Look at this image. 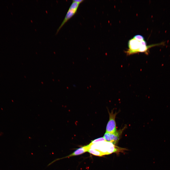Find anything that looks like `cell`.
I'll return each mask as SVG.
<instances>
[{"mask_svg":"<svg viewBox=\"0 0 170 170\" xmlns=\"http://www.w3.org/2000/svg\"><path fill=\"white\" fill-rule=\"evenodd\" d=\"M76 12L77 11H76L68 10L63 21L58 29L56 34H57L60 29L65 23L72 17L76 13Z\"/></svg>","mask_w":170,"mask_h":170,"instance_id":"cell-5","label":"cell"},{"mask_svg":"<svg viewBox=\"0 0 170 170\" xmlns=\"http://www.w3.org/2000/svg\"><path fill=\"white\" fill-rule=\"evenodd\" d=\"M88 149L89 146L88 145L84 146L74 151L72 153L69 155L68 156L65 157L61 158V159L59 158L56 159L54 160V162H55L56 161H57V160H58L60 159L63 158L80 155L87 151H88Z\"/></svg>","mask_w":170,"mask_h":170,"instance_id":"cell-6","label":"cell"},{"mask_svg":"<svg viewBox=\"0 0 170 170\" xmlns=\"http://www.w3.org/2000/svg\"><path fill=\"white\" fill-rule=\"evenodd\" d=\"M141 41H139L133 38L128 41V49L126 51L128 55H130L139 52V50L141 47L143 45Z\"/></svg>","mask_w":170,"mask_h":170,"instance_id":"cell-3","label":"cell"},{"mask_svg":"<svg viewBox=\"0 0 170 170\" xmlns=\"http://www.w3.org/2000/svg\"><path fill=\"white\" fill-rule=\"evenodd\" d=\"M88 145L89 149L91 148L97 150L101 153L102 156L119 152L124 149L106 141L99 142L92 144H89Z\"/></svg>","mask_w":170,"mask_h":170,"instance_id":"cell-1","label":"cell"},{"mask_svg":"<svg viewBox=\"0 0 170 170\" xmlns=\"http://www.w3.org/2000/svg\"><path fill=\"white\" fill-rule=\"evenodd\" d=\"M88 151L90 153L95 156H102V154L99 151L95 149L89 148Z\"/></svg>","mask_w":170,"mask_h":170,"instance_id":"cell-7","label":"cell"},{"mask_svg":"<svg viewBox=\"0 0 170 170\" xmlns=\"http://www.w3.org/2000/svg\"><path fill=\"white\" fill-rule=\"evenodd\" d=\"M106 141V140L103 137H101L92 141L89 144H95L99 142Z\"/></svg>","mask_w":170,"mask_h":170,"instance_id":"cell-9","label":"cell"},{"mask_svg":"<svg viewBox=\"0 0 170 170\" xmlns=\"http://www.w3.org/2000/svg\"><path fill=\"white\" fill-rule=\"evenodd\" d=\"M133 38L139 41H141L144 40V37L140 35H136L134 36Z\"/></svg>","mask_w":170,"mask_h":170,"instance_id":"cell-10","label":"cell"},{"mask_svg":"<svg viewBox=\"0 0 170 170\" xmlns=\"http://www.w3.org/2000/svg\"><path fill=\"white\" fill-rule=\"evenodd\" d=\"M125 128V127L122 129L117 130L114 133L106 132L103 137L106 141L111 142L115 145L118 142L121 135Z\"/></svg>","mask_w":170,"mask_h":170,"instance_id":"cell-2","label":"cell"},{"mask_svg":"<svg viewBox=\"0 0 170 170\" xmlns=\"http://www.w3.org/2000/svg\"><path fill=\"white\" fill-rule=\"evenodd\" d=\"M80 4L76 2H72L68 9L77 11Z\"/></svg>","mask_w":170,"mask_h":170,"instance_id":"cell-8","label":"cell"},{"mask_svg":"<svg viewBox=\"0 0 170 170\" xmlns=\"http://www.w3.org/2000/svg\"><path fill=\"white\" fill-rule=\"evenodd\" d=\"M84 1V0H72V1L76 2L80 4Z\"/></svg>","mask_w":170,"mask_h":170,"instance_id":"cell-11","label":"cell"},{"mask_svg":"<svg viewBox=\"0 0 170 170\" xmlns=\"http://www.w3.org/2000/svg\"><path fill=\"white\" fill-rule=\"evenodd\" d=\"M108 112L109 119L106 126V132L114 133L117 131L115 118L118 113L116 112L114 113L113 110L111 112L109 111Z\"/></svg>","mask_w":170,"mask_h":170,"instance_id":"cell-4","label":"cell"}]
</instances>
